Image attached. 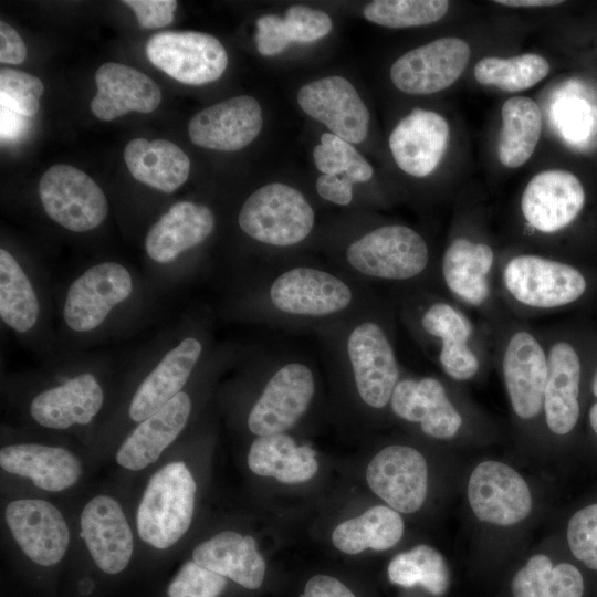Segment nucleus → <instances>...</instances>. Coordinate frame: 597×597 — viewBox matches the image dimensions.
Here are the masks:
<instances>
[{"instance_id": "nucleus-49", "label": "nucleus", "mask_w": 597, "mask_h": 597, "mask_svg": "<svg viewBox=\"0 0 597 597\" xmlns=\"http://www.w3.org/2000/svg\"><path fill=\"white\" fill-rule=\"evenodd\" d=\"M302 597H355V595L335 577L318 574L308 579Z\"/></svg>"}, {"instance_id": "nucleus-2", "label": "nucleus", "mask_w": 597, "mask_h": 597, "mask_svg": "<svg viewBox=\"0 0 597 597\" xmlns=\"http://www.w3.org/2000/svg\"><path fill=\"white\" fill-rule=\"evenodd\" d=\"M315 214L304 196L281 182L255 190L242 205L238 222L250 238L271 245L287 247L303 241L312 231Z\"/></svg>"}, {"instance_id": "nucleus-12", "label": "nucleus", "mask_w": 597, "mask_h": 597, "mask_svg": "<svg viewBox=\"0 0 597 597\" xmlns=\"http://www.w3.org/2000/svg\"><path fill=\"white\" fill-rule=\"evenodd\" d=\"M311 369L300 363L280 368L253 405L248 428L258 436L283 433L305 413L314 395Z\"/></svg>"}, {"instance_id": "nucleus-39", "label": "nucleus", "mask_w": 597, "mask_h": 597, "mask_svg": "<svg viewBox=\"0 0 597 597\" xmlns=\"http://www.w3.org/2000/svg\"><path fill=\"white\" fill-rule=\"evenodd\" d=\"M388 578L398 586H422L433 596H443L450 586V570L443 556L433 547L418 545L397 554L388 565Z\"/></svg>"}, {"instance_id": "nucleus-50", "label": "nucleus", "mask_w": 597, "mask_h": 597, "mask_svg": "<svg viewBox=\"0 0 597 597\" xmlns=\"http://www.w3.org/2000/svg\"><path fill=\"white\" fill-rule=\"evenodd\" d=\"M564 111L562 122L567 134L582 136L588 124V112L584 109V105L582 103H569Z\"/></svg>"}, {"instance_id": "nucleus-28", "label": "nucleus", "mask_w": 597, "mask_h": 597, "mask_svg": "<svg viewBox=\"0 0 597 597\" xmlns=\"http://www.w3.org/2000/svg\"><path fill=\"white\" fill-rule=\"evenodd\" d=\"M191 558L248 589H258L266 565L255 540L233 530L218 532L195 546Z\"/></svg>"}, {"instance_id": "nucleus-5", "label": "nucleus", "mask_w": 597, "mask_h": 597, "mask_svg": "<svg viewBox=\"0 0 597 597\" xmlns=\"http://www.w3.org/2000/svg\"><path fill=\"white\" fill-rule=\"evenodd\" d=\"M346 258L363 274L407 280L426 269L429 251L423 238L415 230L392 224L377 228L350 243Z\"/></svg>"}, {"instance_id": "nucleus-10", "label": "nucleus", "mask_w": 597, "mask_h": 597, "mask_svg": "<svg viewBox=\"0 0 597 597\" xmlns=\"http://www.w3.org/2000/svg\"><path fill=\"white\" fill-rule=\"evenodd\" d=\"M469 44L459 38L437 39L401 55L390 69L392 84L407 94H432L453 84L465 70Z\"/></svg>"}, {"instance_id": "nucleus-42", "label": "nucleus", "mask_w": 597, "mask_h": 597, "mask_svg": "<svg viewBox=\"0 0 597 597\" xmlns=\"http://www.w3.org/2000/svg\"><path fill=\"white\" fill-rule=\"evenodd\" d=\"M313 158L316 168L326 175H346L350 181L366 182L373 177V168L350 143L324 133L315 146Z\"/></svg>"}, {"instance_id": "nucleus-17", "label": "nucleus", "mask_w": 597, "mask_h": 597, "mask_svg": "<svg viewBox=\"0 0 597 597\" xmlns=\"http://www.w3.org/2000/svg\"><path fill=\"white\" fill-rule=\"evenodd\" d=\"M263 126L262 108L249 95H239L213 104L189 121L190 140L202 148L235 151L247 147Z\"/></svg>"}, {"instance_id": "nucleus-4", "label": "nucleus", "mask_w": 597, "mask_h": 597, "mask_svg": "<svg viewBox=\"0 0 597 597\" xmlns=\"http://www.w3.org/2000/svg\"><path fill=\"white\" fill-rule=\"evenodd\" d=\"M39 197L48 217L73 232L97 228L108 213V201L101 187L66 164L53 165L42 175Z\"/></svg>"}, {"instance_id": "nucleus-20", "label": "nucleus", "mask_w": 597, "mask_h": 597, "mask_svg": "<svg viewBox=\"0 0 597 597\" xmlns=\"http://www.w3.org/2000/svg\"><path fill=\"white\" fill-rule=\"evenodd\" d=\"M585 203L579 179L567 170H545L526 185L521 209L525 220L545 233L558 231L573 222Z\"/></svg>"}, {"instance_id": "nucleus-52", "label": "nucleus", "mask_w": 597, "mask_h": 597, "mask_svg": "<svg viewBox=\"0 0 597 597\" xmlns=\"http://www.w3.org/2000/svg\"><path fill=\"white\" fill-rule=\"evenodd\" d=\"M589 422L594 432L597 434V402H595L589 409Z\"/></svg>"}, {"instance_id": "nucleus-26", "label": "nucleus", "mask_w": 597, "mask_h": 597, "mask_svg": "<svg viewBox=\"0 0 597 597\" xmlns=\"http://www.w3.org/2000/svg\"><path fill=\"white\" fill-rule=\"evenodd\" d=\"M396 416L419 422L421 430L436 439H450L457 434L462 418L448 399L443 385L432 377L419 381L404 379L397 383L391 398Z\"/></svg>"}, {"instance_id": "nucleus-27", "label": "nucleus", "mask_w": 597, "mask_h": 597, "mask_svg": "<svg viewBox=\"0 0 597 597\" xmlns=\"http://www.w3.org/2000/svg\"><path fill=\"white\" fill-rule=\"evenodd\" d=\"M214 224L209 207L187 200L176 202L149 228L145 238L146 254L156 263H170L202 243Z\"/></svg>"}, {"instance_id": "nucleus-34", "label": "nucleus", "mask_w": 597, "mask_h": 597, "mask_svg": "<svg viewBox=\"0 0 597 597\" xmlns=\"http://www.w3.org/2000/svg\"><path fill=\"white\" fill-rule=\"evenodd\" d=\"M332 28V19L325 12L305 6H292L284 18L264 14L256 20V48L264 56L276 55L293 42H315L327 35Z\"/></svg>"}, {"instance_id": "nucleus-35", "label": "nucleus", "mask_w": 597, "mask_h": 597, "mask_svg": "<svg viewBox=\"0 0 597 597\" xmlns=\"http://www.w3.org/2000/svg\"><path fill=\"white\" fill-rule=\"evenodd\" d=\"M400 514L386 505H376L362 515L338 524L332 534L334 546L345 554H358L367 548L386 551L404 534Z\"/></svg>"}, {"instance_id": "nucleus-25", "label": "nucleus", "mask_w": 597, "mask_h": 597, "mask_svg": "<svg viewBox=\"0 0 597 597\" xmlns=\"http://www.w3.org/2000/svg\"><path fill=\"white\" fill-rule=\"evenodd\" d=\"M95 84L97 93L91 102V111L102 121L133 111L151 113L161 102V91L149 76L122 63L101 65L95 72Z\"/></svg>"}, {"instance_id": "nucleus-48", "label": "nucleus", "mask_w": 597, "mask_h": 597, "mask_svg": "<svg viewBox=\"0 0 597 597\" xmlns=\"http://www.w3.org/2000/svg\"><path fill=\"white\" fill-rule=\"evenodd\" d=\"M27 57V48L19 33L7 22H0V62L21 64Z\"/></svg>"}, {"instance_id": "nucleus-40", "label": "nucleus", "mask_w": 597, "mask_h": 597, "mask_svg": "<svg viewBox=\"0 0 597 597\" xmlns=\"http://www.w3.org/2000/svg\"><path fill=\"white\" fill-rule=\"evenodd\" d=\"M548 72V62L534 53L507 59L484 57L474 66V77L480 84L504 92L527 90L545 78Z\"/></svg>"}, {"instance_id": "nucleus-16", "label": "nucleus", "mask_w": 597, "mask_h": 597, "mask_svg": "<svg viewBox=\"0 0 597 597\" xmlns=\"http://www.w3.org/2000/svg\"><path fill=\"white\" fill-rule=\"evenodd\" d=\"M297 103L308 116L350 144H359L368 134L369 112L353 84L342 76L303 85Z\"/></svg>"}, {"instance_id": "nucleus-38", "label": "nucleus", "mask_w": 597, "mask_h": 597, "mask_svg": "<svg viewBox=\"0 0 597 597\" xmlns=\"http://www.w3.org/2000/svg\"><path fill=\"white\" fill-rule=\"evenodd\" d=\"M511 589L513 597H582L584 579L574 565L554 566L548 556L537 554L515 574Z\"/></svg>"}, {"instance_id": "nucleus-6", "label": "nucleus", "mask_w": 597, "mask_h": 597, "mask_svg": "<svg viewBox=\"0 0 597 597\" xmlns=\"http://www.w3.org/2000/svg\"><path fill=\"white\" fill-rule=\"evenodd\" d=\"M145 52L153 65L187 85L214 82L228 65L222 43L203 32H158L147 41Z\"/></svg>"}, {"instance_id": "nucleus-22", "label": "nucleus", "mask_w": 597, "mask_h": 597, "mask_svg": "<svg viewBox=\"0 0 597 597\" xmlns=\"http://www.w3.org/2000/svg\"><path fill=\"white\" fill-rule=\"evenodd\" d=\"M450 128L440 114L412 109L392 129L389 148L397 166L415 177L430 175L447 149Z\"/></svg>"}, {"instance_id": "nucleus-7", "label": "nucleus", "mask_w": 597, "mask_h": 597, "mask_svg": "<svg viewBox=\"0 0 597 597\" xmlns=\"http://www.w3.org/2000/svg\"><path fill=\"white\" fill-rule=\"evenodd\" d=\"M134 290L127 268L114 261L92 265L69 286L63 320L73 332L87 333L100 327L111 312L127 301Z\"/></svg>"}, {"instance_id": "nucleus-32", "label": "nucleus", "mask_w": 597, "mask_h": 597, "mask_svg": "<svg viewBox=\"0 0 597 597\" xmlns=\"http://www.w3.org/2000/svg\"><path fill=\"white\" fill-rule=\"evenodd\" d=\"M425 331L441 339L440 364L448 376L468 380L479 369V359L468 345L471 329L468 321L446 303L431 305L422 316Z\"/></svg>"}, {"instance_id": "nucleus-11", "label": "nucleus", "mask_w": 597, "mask_h": 597, "mask_svg": "<svg viewBox=\"0 0 597 597\" xmlns=\"http://www.w3.org/2000/svg\"><path fill=\"white\" fill-rule=\"evenodd\" d=\"M468 500L480 521L499 526L514 525L532 510L525 480L510 465L492 460L474 468L468 483Z\"/></svg>"}, {"instance_id": "nucleus-23", "label": "nucleus", "mask_w": 597, "mask_h": 597, "mask_svg": "<svg viewBox=\"0 0 597 597\" xmlns=\"http://www.w3.org/2000/svg\"><path fill=\"white\" fill-rule=\"evenodd\" d=\"M503 377L514 412L522 419H532L543 409L548 376L545 352L530 333L516 332L503 355Z\"/></svg>"}, {"instance_id": "nucleus-14", "label": "nucleus", "mask_w": 597, "mask_h": 597, "mask_svg": "<svg viewBox=\"0 0 597 597\" xmlns=\"http://www.w3.org/2000/svg\"><path fill=\"white\" fill-rule=\"evenodd\" d=\"M104 402L100 379L83 371L36 392L29 402V415L42 428L66 431L93 422Z\"/></svg>"}, {"instance_id": "nucleus-30", "label": "nucleus", "mask_w": 597, "mask_h": 597, "mask_svg": "<svg viewBox=\"0 0 597 597\" xmlns=\"http://www.w3.org/2000/svg\"><path fill=\"white\" fill-rule=\"evenodd\" d=\"M124 159L137 181L166 193L182 186L190 172L188 156L166 139L134 138L124 149Z\"/></svg>"}, {"instance_id": "nucleus-9", "label": "nucleus", "mask_w": 597, "mask_h": 597, "mask_svg": "<svg viewBox=\"0 0 597 597\" xmlns=\"http://www.w3.org/2000/svg\"><path fill=\"white\" fill-rule=\"evenodd\" d=\"M503 280L516 301L537 308L569 304L586 290L585 277L574 266L532 254L511 259Z\"/></svg>"}, {"instance_id": "nucleus-1", "label": "nucleus", "mask_w": 597, "mask_h": 597, "mask_svg": "<svg viewBox=\"0 0 597 597\" xmlns=\"http://www.w3.org/2000/svg\"><path fill=\"white\" fill-rule=\"evenodd\" d=\"M198 485L184 459H168L147 479L135 509L137 540L147 548H174L188 533Z\"/></svg>"}, {"instance_id": "nucleus-31", "label": "nucleus", "mask_w": 597, "mask_h": 597, "mask_svg": "<svg viewBox=\"0 0 597 597\" xmlns=\"http://www.w3.org/2000/svg\"><path fill=\"white\" fill-rule=\"evenodd\" d=\"M249 469L260 476H272L286 484L311 480L318 470L315 451L297 446L285 433L258 437L248 452Z\"/></svg>"}, {"instance_id": "nucleus-29", "label": "nucleus", "mask_w": 597, "mask_h": 597, "mask_svg": "<svg viewBox=\"0 0 597 597\" xmlns=\"http://www.w3.org/2000/svg\"><path fill=\"white\" fill-rule=\"evenodd\" d=\"M547 365L545 420L552 432L563 436L574 429L579 418L580 360L570 344L558 342L549 350Z\"/></svg>"}, {"instance_id": "nucleus-33", "label": "nucleus", "mask_w": 597, "mask_h": 597, "mask_svg": "<svg viewBox=\"0 0 597 597\" xmlns=\"http://www.w3.org/2000/svg\"><path fill=\"white\" fill-rule=\"evenodd\" d=\"M492 249L459 238L447 248L442 274L449 290L471 305H481L489 296L488 274L493 265Z\"/></svg>"}, {"instance_id": "nucleus-37", "label": "nucleus", "mask_w": 597, "mask_h": 597, "mask_svg": "<svg viewBox=\"0 0 597 597\" xmlns=\"http://www.w3.org/2000/svg\"><path fill=\"white\" fill-rule=\"evenodd\" d=\"M40 302L25 271L6 249L0 250V317L17 333L30 332L38 323Z\"/></svg>"}, {"instance_id": "nucleus-21", "label": "nucleus", "mask_w": 597, "mask_h": 597, "mask_svg": "<svg viewBox=\"0 0 597 597\" xmlns=\"http://www.w3.org/2000/svg\"><path fill=\"white\" fill-rule=\"evenodd\" d=\"M273 305L285 313L322 316L346 308L352 291L341 279L311 268L282 273L272 284Z\"/></svg>"}, {"instance_id": "nucleus-43", "label": "nucleus", "mask_w": 597, "mask_h": 597, "mask_svg": "<svg viewBox=\"0 0 597 597\" xmlns=\"http://www.w3.org/2000/svg\"><path fill=\"white\" fill-rule=\"evenodd\" d=\"M43 91V83L36 76L15 69L1 67V107L21 116H33L39 111Z\"/></svg>"}, {"instance_id": "nucleus-44", "label": "nucleus", "mask_w": 597, "mask_h": 597, "mask_svg": "<svg viewBox=\"0 0 597 597\" xmlns=\"http://www.w3.org/2000/svg\"><path fill=\"white\" fill-rule=\"evenodd\" d=\"M227 578L199 564L186 561L167 587L168 597H219Z\"/></svg>"}, {"instance_id": "nucleus-24", "label": "nucleus", "mask_w": 597, "mask_h": 597, "mask_svg": "<svg viewBox=\"0 0 597 597\" xmlns=\"http://www.w3.org/2000/svg\"><path fill=\"white\" fill-rule=\"evenodd\" d=\"M202 353L195 337H186L171 347L135 389L127 416L135 425L163 408L182 391Z\"/></svg>"}, {"instance_id": "nucleus-46", "label": "nucleus", "mask_w": 597, "mask_h": 597, "mask_svg": "<svg viewBox=\"0 0 597 597\" xmlns=\"http://www.w3.org/2000/svg\"><path fill=\"white\" fill-rule=\"evenodd\" d=\"M140 27L146 29H159L174 21V13L177 8L175 0H125Z\"/></svg>"}, {"instance_id": "nucleus-45", "label": "nucleus", "mask_w": 597, "mask_h": 597, "mask_svg": "<svg viewBox=\"0 0 597 597\" xmlns=\"http://www.w3.org/2000/svg\"><path fill=\"white\" fill-rule=\"evenodd\" d=\"M567 542L578 561L597 570V503L585 506L570 517Z\"/></svg>"}, {"instance_id": "nucleus-51", "label": "nucleus", "mask_w": 597, "mask_h": 597, "mask_svg": "<svg viewBox=\"0 0 597 597\" xmlns=\"http://www.w3.org/2000/svg\"><path fill=\"white\" fill-rule=\"evenodd\" d=\"M494 2L502 6L522 8L549 7L563 3V1L557 0H495Z\"/></svg>"}, {"instance_id": "nucleus-41", "label": "nucleus", "mask_w": 597, "mask_h": 597, "mask_svg": "<svg viewBox=\"0 0 597 597\" xmlns=\"http://www.w3.org/2000/svg\"><path fill=\"white\" fill-rule=\"evenodd\" d=\"M446 0H375L364 8L366 20L392 29L439 21L448 11Z\"/></svg>"}, {"instance_id": "nucleus-8", "label": "nucleus", "mask_w": 597, "mask_h": 597, "mask_svg": "<svg viewBox=\"0 0 597 597\" xmlns=\"http://www.w3.org/2000/svg\"><path fill=\"white\" fill-rule=\"evenodd\" d=\"M80 535L95 566L107 575L122 573L136 548V532L113 495L92 496L80 513Z\"/></svg>"}, {"instance_id": "nucleus-19", "label": "nucleus", "mask_w": 597, "mask_h": 597, "mask_svg": "<svg viewBox=\"0 0 597 597\" xmlns=\"http://www.w3.org/2000/svg\"><path fill=\"white\" fill-rule=\"evenodd\" d=\"M191 410V398L182 390L163 408L136 423L115 452L117 465L139 472L155 464L185 430Z\"/></svg>"}, {"instance_id": "nucleus-53", "label": "nucleus", "mask_w": 597, "mask_h": 597, "mask_svg": "<svg viewBox=\"0 0 597 597\" xmlns=\"http://www.w3.org/2000/svg\"><path fill=\"white\" fill-rule=\"evenodd\" d=\"M591 388H593L594 395L597 397V371L595 374Z\"/></svg>"}, {"instance_id": "nucleus-36", "label": "nucleus", "mask_w": 597, "mask_h": 597, "mask_svg": "<svg viewBox=\"0 0 597 597\" xmlns=\"http://www.w3.org/2000/svg\"><path fill=\"white\" fill-rule=\"evenodd\" d=\"M501 115L498 156L503 166L517 168L530 159L538 143L541 111L534 100L514 96L504 102Z\"/></svg>"}, {"instance_id": "nucleus-3", "label": "nucleus", "mask_w": 597, "mask_h": 597, "mask_svg": "<svg viewBox=\"0 0 597 597\" xmlns=\"http://www.w3.org/2000/svg\"><path fill=\"white\" fill-rule=\"evenodd\" d=\"M3 519L13 543L33 564L50 567L65 557L71 531L52 502L33 496L12 499L4 506Z\"/></svg>"}, {"instance_id": "nucleus-15", "label": "nucleus", "mask_w": 597, "mask_h": 597, "mask_svg": "<svg viewBox=\"0 0 597 597\" xmlns=\"http://www.w3.org/2000/svg\"><path fill=\"white\" fill-rule=\"evenodd\" d=\"M0 468L48 493H63L83 476L81 458L69 448L39 442H14L0 449Z\"/></svg>"}, {"instance_id": "nucleus-13", "label": "nucleus", "mask_w": 597, "mask_h": 597, "mask_svg": "<svg viewBox=\"0 0 597 597\" xmlns=\"http://www.w3.org/2000/svg\"><path fill=\"white\" fill-rule=\"evenodd\" d=\"M366 480L370 490L389 507L412 513L422 506L427 496V461L411 447L389 446L371 459Z\"/></svg>"}, {"instance_id": "nucleus-47", "label": "nucleus", "mask_w": 597, "mask_h": 597, "mask_svg": "<svg viewBox=\"0 0 597 597\" xmlns=\"http://www.w3.org/2000/svg\"><path fill=\"white\" fill-rule=\"evenodd\" d=\"M317 193L325 200L346 206L353 198V182L343 175L322 174L315 182Z\"/></svg>"}, {"instance_id": "nucleus-18", "label": "nucleus", "mask_w": 597, "mask_h": 597, "mask_svg": "<svg viewBox=\"0 0 597 597\" xmlns=\"http://www.w3.org/2000/svg\"><path fill=\"white\" fill-rule=\"evenodd\" d=\"M347 353L360 398L373 408L385 407L399 377L392 347L375 323L358 325L349 335Z\"/></svg>"}]
</instances>
